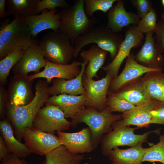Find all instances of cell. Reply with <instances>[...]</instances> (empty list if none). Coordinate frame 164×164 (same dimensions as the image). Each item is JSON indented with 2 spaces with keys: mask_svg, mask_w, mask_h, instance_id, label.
Here are the masks:
<instances>
[{
  "mask_svg": "<svg viewBox=\"0 0 164 164\" xmlns=\"http://www.w3.org/2000/svg\"><path fill=\"white\" fill-rule=\"evenodd\" d=\"M49 84L46 80H39L35 86L34 97L26 105L15 106L7 104L6 115L14 128L15 136L19 141L26 130L33 126L37 113L49 98Z\"/></svg>",
  "mask_w": 164,
  "mask_h": 164,
  "instance_id": "cell-1",
  "label": "cell"
},
{
  "mask_svg": "<svg viewBox=\"0 0 164 164\" xmlns=\"http://www.w3.org/2000/svg\"><path fill=\"white\" fill-rule=\"evenodd\" d=\"M11 153L1 135L0 136V160L1 161Z\"/></svg>",
  "mask_w": 164,
  "mask_h": 164,
  "instance_id": "cell-41",
  "label": "cell"
},
{
  "mask_svg": "<svg viewBox=\"0 0 164 164\" xmlns=\"http://www.w3.org/2000/svg\"><path fill=\"white\" fill-rule=\"evenodd\" d=\"M0 130L2 136L11 153L19 158H25L31 152L25 144H23L15 137L9 121L4 118L0 122Z\"/></svg>",
  "mask_w": 164,
  "mask_h": 164,
  "instance_id": "cell-25",
  "label": "cell"
},
{
  "mask_svg": "<svg viewBox=\"0 0 164 164\" xmlns=\"http://www.w3.org/2000/svg\"><path fill=\"white\" fill-rule=\"evenodd\" d=\"M108 52L96 45H92L88 50H83L80 53L83 60H86L88 63L84 74L88 77L97 78V73L102 67Z\"/></svg>",
  "mask_w": 164,
  "mask_h": 164,
  "instance_id": "cell-24",
  "label": "cell"
},
{
  "mask_svg": "<svg viewBox=\"0 0 164 164\" xmlns=\"http://www.w3.org/2000/svg\"><path fill=\"white\" fill-rule=\"evenodd\" d=\"M39 44L45 59L52 63L67 64L73 57L74 46L67 36L59 30L44 35Z\"/></svg>",
  "mask_w": 164,
  "mask_h": 164,
  "instance_id": "cell-7",
  "label": "cell"
},
{
  "mask_svg": "<svg viewBox=\"0 0 164 164\" xmlns=\"http://www.w3.org/2000/svg\"><path fill=\"white\" fill-rule=\"evenodd\" d=\"M162 3L163 6L164 7V0H162Z\"/></svg>",
  "mask_w": 164,
  "mask_h": 164,
  "instance_id": "cell-44",
  "label": "cell"
},
{
  "mask_svg": "<svg viewBox=\"0 0 164 164\" xmlns=\"http://www.w3.org/2000/svg\"><path fill=\"white\" fill-rule=\"evenodd\" d=\"M114 93L135 106L146 103L152 99L148 92L145 80Z\"/></svg>",
  "mask_w": 164,
  "mask_h": 164,
  "instance_id": "cell-26",
  "label": "cell"
},
{
  "mask_svg": "<svg viewBox=\"0 0 164 164\" xmlns=\"http://www.w3.org/2000/svg\"><path fill=\"white\" fill-rule=\"evenodd\" d=\"M23 139L31 153L41 155H46L62 145L58 136L33 126L26 130Z\"/></svg>",
  "mask_w": 164,
  "mask_h": 164,
  "instance_id": "cell-11",
  "label": "cell"
},
{
  "mask_svg": "<svg viewBox=\"0 0 164 164\" xmlns=\"http://www.w3.org/2000/svg\"><path fill=\"white\" fill-rule=\"evenodd\" d=\"M143 143L126 149L117 147L112 149L108 155L112 164H143V157L148 149L142 147Z\"/></svg>",
  "mask_w": 164,
  "mask_h": 164,
  "instance_id": "cell-23",
  "label": "cell"
},
{
  "mask_svg": "<svg viewBox=\"0 0 164 164\" xmlns=\"http://www.w3.org/2000/svg\"><path fill=\"white\" fill-rule=\"evenodd\" d=\"M161 102L152 99L122 113L121 120L125 125H135L139 127L148 128L151 119V111L158 107Z\"/></svg>",
  "mask_w": 164,
  "mask_h": 164,
  "instance_id": "cell-18",
  "label": "cell"
},
{
  "mask_svg": "<svg viewBox=\"0 0 164 164\" xmlns=\"http://www.w3.org/2000/svg\"><path fill=\"white\" fill-rule=\"evenodd\" d=\"M86 101L85 95L73 96L63 94L49 97L45 104L57 107L63 112L66 118L72 119L85 108Z\"/></svg>",
  "mask_w": 164,
  "mask_h": 164,
  "instance_id": "cell-22",
  "label": "cell"
},
{
  "mask_svg": "<svg viewBox=\"0 0 164 164\" xmlns=\"http://www.w3.org/2000/svg\"><path fill=\"white\" fill-rule=\"evenodd\" d=\"M122 119L121 115L113 114L106 107L101 111L92 107H87L77 113L70 122L71 126L74 127L81 122L88 126L91 132L94 149L100 142L103 136L112 130V124Z\"/></svg>",
  "mask_w": 164,
  "mask_h": 164,
  "instance_id": "cell-3",
  "label": "cell"
},
{
  "mask_svg": "<svg viewBox=\"0 0 164 164\" xmlns=\"http://www.w3.org/2000/svg\"><path fill=\"white\" fill-rule=\"evenodd\" d=\"M133 7L137 9V14L140 19L148 13L152 7V3L149 0H132Z\"/></svg>",
  "mask_w": 164,
  "mask_h": 164,
  "instance_id": "cell-36",
  "label": "cell"
},
{
  "mask_svg": "<svg viewBox=\"0 0 164 164\" xmlns=\"http://www.w3.org/2000/svg\"><path fill=\"white\" fill-rule=\"evenodd\" d=\"M154 32L156 35V46L162 53L164 50V21L161 19L157 23Z\"/></svg>",
  "mask_w": 164,
  "mask_h": 164,
  "instance_id": "cell-37",
  "label": "cell"
},
{
  "mask_svg": "<svg viewBox=\"0 0 164 164\" xmlns=\"http://www.w3.org/2000/svg\"><path fill=\"white\" fill-rule=\"evenodd\" d=\"M161 19L164 21V12H163L161 15Z\"/></svg>",
  "mask_w": 164,
  "mask_h": 164,
  "instance_id": "cell-43",
  "label": "cell"
},
{
  "mask_svg": "<svg viewBox=\"0 0 164 164\" xmlns=\"http://www.w3.org/2000/svg\"><path fill=\"white\" fill-rule=\"evenodd\" d=\"M135 106L114 93H110L107 98L106 107L111 113L116 111L123 113Z\"/></svg>",
  "mask_w": 164,
  "mask_h": 164,
  "instance_id": "cell-33",
  "label": "cell"
},
{
  "mask_svg": "<svg viewBox=\"0 0 164 164\" xmlns=\"http://www.w3.org/2000/svg\"><path fill=\"white\" fill-rule=\"evenodd\" d=\"M0 164H32L10 153L1 161Z\"/></svg>",
  "mask_w": 164,
  "mask_h": 164,
  "instance_id": "cell-40",
  "label": "cell"
},
{
  "mask_svg": "<svg viewBox=\"0 0 164 164\" xmlns=\"http://www.w3.org/2000/svg\"><path fill=\"white\" fill-rule=\"evenodd\" d=\"M159 162L164 164V133L159 136V141L146 151L142 162Z\"/></svg>",
  "mask_w": 164,
  "mask_h": 164,
  "instance_id": "cell-31",
  "label": "cell"
},
{
  "mask_svg": "<svg viewBox=\"0 0 164 164\" xmlns=\"http://www.w3.org/2000/svg\"><path fill=\"white\" fill-rule=\"evenodd\" d=\"M26 50L22 48L17 49L0 60V85H4L6 84L10 70L19 61Z\"/></svg>",
  "mask_w": 164,
  "mask_h": 164,
  "instance_id": "cell-30",
  "label": "cell"
},
{
  "mask_svg": "<svg viewBox=\"0 0 164 164\" xmlns=\"http://www.w3.org/2000/svg\"><path fill=\"white\" fill-rule=\"evenodd\" d=\"M7 91L3 85L0 84V117L2 120L5 118L7 103Z\"/></svg>",
  "mask_w": 164,
  "mask_h": 164,
  "instance_id": "cell-39",
  "label": "cell"
},
{
  "mask_svg": "<svg viewBox=\"0 0 164 164\" xmlns=\"http://www.w3.org/2000/svg\"><path fill=\"white\" fill-rule=\"evenodd\" d=\"M107 14L108 20L106 27L116 33L121 31L124 27L137 26L140 19L137 14L126 10L122 0H118Z\"/></svg>",
  "mask_w": 164,
  "mask_h": 164,
  "instance_id": "cell-19",
  "label": "cell"
},
{
  "mask_svg": "<svg viewBox=\"0 0 164 164\" xmlns=\"http://www.w3.org/2000/svg\"><path fill=\"white\" fill-rule=\"evenodd\" d=\"M45 156L42 164H80L85 159L84 154L72 153L63 145Z\"/></svg>",
  "mask_w": 164,
  "mask_h": 164,
  "instance_id": "cell-27",
  "label": "cell"
},
{
  "mask_svg": "<svg viewBox=\"0 0 164 164\" xmlns=\"http://www.w3.org/2000/svg\"><path fill=\"white\" fill-rule=\"evenodd\" d=\"M151 119L150 124L164 125V101L161 102L159 105L151 112Z\"/></svg>",
  "mask_w": 164,
  "mask_h": 164,
  "instance_id": "cell-38",
  "label": "cell"
},
{
  "mask_svg": "<svg viewBox=\"0 0 164 164\" xmlns=\"http://www.w3.org/2000/svg\"><path fill=\"white\" fill-rule=\"evenodd\" d=\"M162 70V68H150L140 64L135 61L134 55L130 53L126 58L125 66L122 72L112 80L109 87L110 93L116 92L125 84L145 73L161 71Z\"/></svg>",
  "mask_w": 164,
  "mask_h": 164,
  "instance_id": "cell-15",
  "label": "cell"
},
{
  "mask_svg": "<svg viewBox=\"0 0 164 164\" xmlns=\"http://www.w3.org/2000/svg\"><path fill=\"white\" fill-rule=\"evenodd\" d=\"M157 25V14L152 7L149 12L141 18L137 27L142 33H146L154 32Z\"/></svg>",
  "mask_w": 164,
  "mask_h": 164,
  "instance_id": "cell-34",
  "label": "cell"
},
{
  "mask_svg": "<svg viewBox=\"0 0 164 164\" xmlns=\"http://www.w3.org/2000/svg\"><path fill=\"white\" fill-rule=\"evenodd\" d=\"M39 42L32 36L25 17L15 16L11 22L5 19L0 23V60L17 49L26 50Z\"/></svg>",
  "mask_w": 164,
  "mask_h": 164,
  "instance_id": "cell-2",
  "label": "cell"
},
{
  "mask_svg": "<svg viewBox=\"0 0 164 164\" xmlns=\"http://www.w3.org/2000/svg\"><path fill=\"white\" fill-rule=\"evenodd\" d=\"M39 0H6V6L8 16L25 18L30 16L38 15L36 6Z\"/></svg>",
  "mask_w": 164,
  "mask_h": 164,
  "instance_id": "cell-28",
  "label": "cell"
},
{
  "mask_svg": "<svg viewBox=\"0 0 164 164\" xmlns=\"http://www.w3.org/2000/svg\"><path fill=\"white\" fill-rule=\"evenodd\" d=\"M80 74L74 79L67 80L63 79L54 78L52 80V84L49 87L48 91L50 95H58L64 94L73 96L86 94L83 87L82 79L88 61L83 60Z\"/></svg>",
  "mask_w": 164,
  "mask_h": 164,
  "instance_id": "cell-20",
  "label": "cell"
},
{
  "mask_svg": "<svg viewBox=\"0 0 164 164\" xmlns=\"http://www.w3.org/2000/svg\"><path fill=\"white\" fill-rule=\"evenodd\" d=\"M112 127V130L103 135L100 141L102 153L106 156H108L112 149L120 146L133 147L141 142L148 143L147 139L149 135L152 132L158 133L159 131L157 129L148 132L142 135L135 134L134 131L139 128L125 125L121 120L113 123Z\"/></svg>",
  "mask_w": 164,
  "mask_h": 164,
  "instance_id": "cell-6",
  "label": "cell"
},
{
  "mask_svg": "<svg viewBox=\"0 0 164 164\" xmlns=\"http://www.w3.org/2000/svg\"><path fill=\"white\" fill-rule=\"evenodd\" d=\"M56 9H45L40 15L30 16L25 18L26 24L33 38H36L40 32L47 29L53 31L59 30L61 25L60 13H56Z\"/></svg>",
  "mask_w": 164,
  "mask_h": 164,
  "instance_id": "cell-17",
  "label": "cell"
},
{
  "mask_svg": "<svg viewBox=\"0 0 164 164\" xmlns=\"http://www.w3.org/2000/svg\"><path fill=\"white\" fill-rule=\"evenodd\" d=\"M71 6L65 0H39L36 6V12L37 15L43 10L56 9L57 7L63 9H68Z\"/></svg>",
  "mask_w": 164,
  "mask_h": 164,
  "instance_id": "cell-35",
  "label": "cell"
},
{
  "mask_svg": "<svg viewBox=\"0 0 164 164\" xmlns=\"http://www.w3.org/2000/svg\"><path fill=\"white\" fill-rule=\"evenodd\" d=\"M118 0H84V8L87 15L90 18L94 17V13L100 10L105 13L113 7Z\"/></svg>",
  "mask_w": 164,
  "mask_h": 164,
  "instance_id": "cell-32",
  "label": "cell"
},
{
  "mask_svg": "<svg viewBox=\"0 0 164 164\" xmlns=\"http://www.w3.org/2000/svg\"><path fill=\"white\" fill-rule=\"evenodd\" d=\"M46 63L43 51L39 44L33 45L26 50L22 57L12 67L15 76L27 75L31 72L35 73Z\"/></svg>",
  "mask_w": 164,
  "mask_h": 164,
  "instance_id": "cell-16",
  "label": "cell"
},
{
  "mask_svg": "<svg viewBox=\"0 0 164 164\" xmlns=\"http://www.w3.org/2000/svg\"><path fill=\"white\" fill-rule=\"evenodd\" d=\"M84 0H76L71 7L59 12L61 25L59 30L65 34L74 44L75 40L94 26L99 21L89 18L84 10Z\"/></svg>",
  "mask_w": 164,
  "mask_h": 164,
  "instance_id": "cell-4",
  "label": "cell"
},
{
  "mask_svg": "<svg viewBox=\"0 0 164 164\" xmlns=\"http://www.w3.org/2000/svg\"><path fill=\"white\" fill-rule=\"evenodd\" d=\"M161 72H153V75L145 81L151 98L162 102L164 101V73Z\"/></svg>",
  "mask_w": 164,
  "mask_h": 164,
  "instance_id": "cell-29",
  "label": "cell"
},
{
  "mask_svg": "<svg viewBox=\"0 0 164 164\" xmlns=\"http://www.w3.org/2000/svg\"><path fill=\"white\" fill-rule=\"evenodd\" d=\"M153 33H145L144 43L135 56V60L138 63L147 67L162 69L163 58L155 43Z\"/></svg>",
  "mask_w": 164,
  "mask_h": 164,
  "instance_id": "cell-21",
  "label": "cell"
},
{
  "mask_svg": "<svg viewBox=\"0 0 164 164\" xmlns=\"http://www.w3.org/2000/svg\"><path fill=\"white\" fill-rule=\"evenodd\" d=\"M32 80L28 75H16L10 80L7 91V104L18 106L26 105L34 97L32 89Z\"/></svg>",
  "mask_w": 164,
  "mask_h": 164,
  "instance_id": "cell-12",
  "label": "cell"
},
{
  "mask_svg": "<svg viewBox=\"0 0 164 164\" xmlns=\"http://www.w3.org/2000/svg\"><path fill=\"white\" fill-rule=\"evenodd\" d=\"M128 27L125 32L124 40L116 56L110 63L101 68L109 73L113 79L117 76L122 63L129 55L131 49L142 45L145 38L143 33L139 30L137 26L131 25Z\"/></svg>",
  "mask_w": 164,
  "mask_h": 164,
  "instance_id": "cell-10",
  "label": "cell"
},
{
  "mask_svg": "<svg viewBox=\"0 0 164 164\" xmlns=\"http://www.w3.org/2000/svg\"><path fill=\"white\" fill-rule=\"evenodd\" d=\"M6 0H0V18H3L7 15L6 11L5 10Z\"/></svg>",
  "mask_w": 164,
  "mask_h": 164,
  "instance_id": "cell-42",
  "label": "cell"
},
{
  "mask_svg": "<svg viewBox=\"0 0 164 164\" xmlns=\"http://www.w3.org/2000/svg\"><path fill=\"white\" fill-rule=\"evenodd\" d=\"M60 143L71 153L76 154L89 153L94 149L91 132L88 127L74 133L56 132Z\"/></svg>",
  "mask_w": 164,
  "mask_h": 164,
  "instance_id": "cell-13",
  "label": "cell"
},
{
  "mask_svg": "<svg viewBox=\"0 0 164 164\" xmlns=\"http://www.w3.org/2000/svg\"><path fill=\"white\" fill-rule=\"evenodd\" d=\"M84 164H88L87 163H84Z\"/></svg>",
  "mask_w": 164,
  "mask_h": 164,
  "instance_id": "cell-45",
  "label": "cell"
},
{
  "mask_svg": "<svg viewBox=\"0 0 164 164\" xmlns=\"http://www.w3.org/2000/svg\"><path fill=\"white\" fill-rule=\"evenodd\" d=\"M113 79L108 73L105 77L96 81L88 77L84 73L82 81L86 92L85 106L99 111H104L107 106V96Z\"/></svg>",
  "mask_w": 164,
  "mask_h": 164,
  "instance_id": "cell-8",
  "label": "cell"
},
{
  "mask_svg": "<svg viewBox=\"0 0 164 164\" xmlns=\"http://www.w3.org/2000/svg\"><path fill=\"white\" fill-rule=\"evenodd\" d=\"M71 125L63 112L57 107L51 104L46 105L40 109L32 123L33 126L53 134L56 132L67 130Z\"/></svg>",
  "mask_w": 164,
  "mask_h": 164,
  "instance_id": "cell-9",
  "label": "cell"
},
{
  "mask_svg": "<svg viewBox=\"0 0 164 164\" xmlns=\"http://www.w3.org/2000/svg\"><path fill=\"white\" fill-rule=\"evenodd\" d=\"M124 40L121 35L114 32L103 24L94 26L75 41L73 57L77 56L84 46L94 43L109 52L112 60Z\"/></svg>",
  "mask_w": 164,
  "mask_h": 164,
  "instance_id": "cell-5",
  "label": "cell"
},
{
  "mask_svg": "<svg viewBox=\"0 0 164 164\" xmlns=\"http://www.w3.org/2000/svg\"><path fill=\"white\" fill-rule=\"evenodd\" d=\"M44 69L39 73L28 75L30 80L43 78L46 79L48 84L54 78H60L67 80L74 79L80 73L82 63L75 61L70 64L63 65L52 63L47 60Z\"/></svg>",
  "mask_w": 164,
  "mask_h": 164,
  "instance_id": "cell-14",
  "label": "cell"
}]
</instances>
